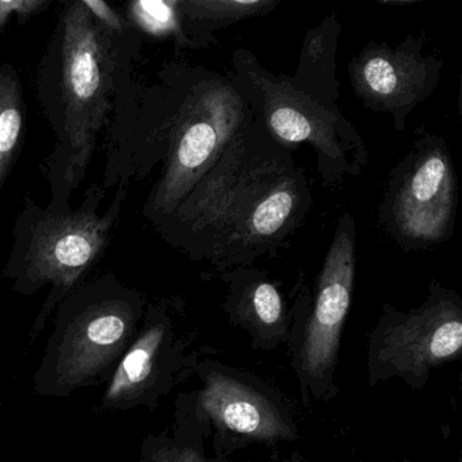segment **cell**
<instances>
[{"label": "cell", "mask_w": 462, "mask_h": 462, "mask_svg": "<svg viewBox=\"0 0 462 462\" xmlns=\"http://www.w3.org/2000/svg\"><path fill=\"white\" fill-rule=\"evenodd\" d=\"M312 204L291 150L254 115L161 226L194 261L223 273L277 254Z\"/></svg>", "instance_id": "6da1fadb"}, {"label": "cell", "mask_w": 462, "mask_h": 462, "mask_svg": "<svg viewBox=\"0 0 462 462\" xmlns=\"http://www.w3.org/2000/svg\"><path fill=\"white\" fill-rule=\"evenodd\" d=\"M194 375L201 386L175 402V430L212 439L215 457L228 458L251 445L274 448L301 438L291 400L264 378L209 356Z\"/></svg>", "instance_id": "7a4b0ae2"}, {"label": "cell", "mask_w": 462, "mask_h": 462, "mask_svg": "<svg viewBox=\"0 0 462 462\" xmlns=\"http://www.w3.org/2000/svg\"><path fill=\"white\" fill-rule=\"evenodd\" d=\"M144 299L124 289L90 288L60 308L34 391L66 396L107 377L140 331Z\"/></svg>", "instance_id": "3957f363"}, {"label": "cell", "mask_w": 462, "mask_h": 462, "mask_svg": "<svg viewBox=\"0 0 462 462\" xmlns=\"http://www.w3.org/2000/svg\"><path fill=\"white\" fill-rule=\"evenodd\" d=\"M235 88L270 136L291 150L308 144L318 156V169L327 188L343 185L359 175L369 161L366 145L350 121L291 85L285 75L263 69L248 50L232 55Z\"/></svg>", "instance_id": "277c9868"}, {"label": "cell", "mask_w": 462, "mask_h": 462, "mask_svg": "<svg viewBox=\"0 0 462 462\" xmlns=\"http://www.w3.org/2000/svg\"><path fill=\"white\" fill-rule=\"evenodd\" d=\"M188 80L172 126L166 169L151 199L159 223L175 212L229 140L254 118L228 78L197 69Z\"/></svg>", "instance_id": "5b68a950"}, {"label": "cell", "mask_w": 462, "mask_h": 462, "mask_svg": "<svg viewBox=\"0 0 462 462\" xmlns=\"http://www.w3.org/2000/svg\"><path fill=\"white\" fill-rule=\"evenodd\" d=\"M356 220L343 213L310 294L300 308L288 347L302 404L337 396L343 329L356 285Z\"/></svg>", "instance_id": "8992f818"}, {"label": "cell", "mask_w": 462, "mask_h": 462, "mask_svg": "<svg viewBox=\"0 0 462 462\" xmlns=\"http://www.w3.org/2000/svg\"><path fill=\"white\" fill-rule=\"evenodd\" d=\"M462 350V299L431 282L420 307L385 304L367 337L370 386L400 378L415 391L426 388L434 370L456 361Z\"/></svg>", "instance_id": "52a82bcc"}, {"label": "cell", "mask_w": 462, "mask_h": 462, "mask_svg": "<svg viewBox=\"0 0 462 462\" xmlns=\"http://www.w3.org/2000/svg\"><path fill=\"white\" fill-rule=\"evenodd\" d=\"M106 33L83 0L69 5L61 32L59 98L64 116L66 178L72 185L85 174L96 134L110 107L113 63Z\"/></svg>", "instance_id": "ba28073f"}, {"label": "cell", "mask_w": 462, "mask_h": 462, "mask_svg": "<svg viewBox=\"0 0 462 462\" xmlns=\"http://www.w3.org/2000/svg\"><path fill=\"white\" fill-rule=\"evenodd\" d=\"M456 209V172L448 145L427 134L392 171L381 226L404 250H423L451 236Z\"/></svg>", "instance_id": "9c48e42d"}, {"label": "cell", "mask_w": 462, "mask_h": 462, "mask_svg": "<svg viewBox=\"0 0 462 462\" xmlns=\"http://www.w3.org/2000/svg\"><path fill=\"white\" fill-rule=\"evenodd\" d=\"M197 332L180 305H151L142 328L118 362L105 391V410L158 407L163 397L194 375L201 350H193Z\"/></svg>", "instance_id": "30bf717a"}, {"label": "cell", "mask_w": 462, "mask_h": 462, "mask_svg": "<svg viewBox=\"0 0 462 462\" xmlns=\"http://www.w3.org/2000/svg\"><path fill=\"white\" fill-rule=\"evenodd\" d=\"M121 196L123 193L118 194L112 209L104 216L83 207L74 213L47 215L32 228L25 248L13 264L14 288L21 293L31 294L48 283L52 285L32 339H36L53 308L98 258L117 217Z\"/></svg>", "instance_id": "8fae6325"}, {"label": "cell", "mask_w": 462, "mask_h": 462, "mask_svg": "<svg viewBox=\"0 0 462 462\" xmlns=\"http://www.w3.org/2000/svg\"><path fill=\"white\" fill-rule=\"evenodd\" d=\"M442 69V61L424 53L420 40L410 34L397 47L370 42L351 59L348 74L359 101L391 115L402 132L408 116L434 93Z\"/></svg>", "instance_id": "7c38bea8"}, {"label": "cell", "mask_w": 462, "mask_h": 462, "mask_svg": "<svg viewBox=\"0 0 462 462\" xmlns=\"http://www.w3.org/2000/svg\"><path fill=\"white\" fill-rule=\"evenodd\" d=\"M220 274L226 286L223 310L232 326L250 335L253 350L272 353L288 346L300 308L312 294L310 286L299 281L289 302L264 270L242 266Z\"/></svg>", "instance_id": "4fadbf2b"}, {"label": "cell", "mask_w": 462, "mask_h": 462, "mask_svg": "<svg viewBox=\"0 0 462 462\" xmlns=\"http://www.w3.org/2000/svg\"><path fill=\"white\" fill-rule=\"evenodd\" d=\"M340 32L342 23L335 14L308 31L296 74L288 77L293 88L329 109H339L337 105L339 99L337 50Z\"/></svg>", "instance_id": "5bb4252c"}, {"label": "cell", "mask_w": 462, "mask_h": 462, "mask_svg": "<svg viewBox=\"0 0 462 462\" xmlns=\"http://www.w3.org/2000/svg\"><path fill=\"white\" fill-rule=\"evenodd\" d=\"M280 0H180L183 26L202 47L215 44L213 33L240 21L269 14Z\"/></svg>", "instance_id": "9a60e30c"}, {"label": "cell", "mask_w": 462, "mask_h": 462, "mask_svg": "<svg viewBox=\"0 0 462 462\" xmlns=\"http://www.w3.org/2000/svg\"><path fill=\"white\" fill-rule=\"evenodd\" d=\"M23 132L20 83L10 67L0 69V189L14 161Z\"/></svg>", "instance_id": "2e32d148"}, {"label": "cell", "mask_w": 462, "mask_h": 462, "mask_svg": "<svg viewBox=\"0 0 462 462\" xmlns=\"http://www.w3.org/2000/svg\"><path fill=\"white\" fill-rule=\"evenodd\" d=\"M134 21L148 33L155 36H172L180 47L201 45L190 36L180 12V0H143L132 5Z\"/></svg>", "instance_id": "e0dca14e"}, {"label": "cell", "mask_w": 462, "mask_h": 462, "mask_svg": "<svg viewBox=\"0 0 462 462\" xmlns=\"http://www.w3.org/2000/svg\"><path fill=\"white\" fill-rule=\"evenodd\" d=\"M204 439L175 430L174 437L148 435L142 448V462H250L207 457Z\"/></svg>", "instance_id": "ac0fdd59"}, {"label": "cell", "mask_w": 462, "mask_h": 462, "mask_svg": "<svg viewBox=\"0 0 462 462\" xmlns=\"http://www.w3.org/2000/svg\"><path fill=\"white\" fill-rule=\"evenodd\" d=\"M45 6L47 2L42 0H0V31L6 25L10 15L17 14L21 21L26 20Z\"/></svg>", "instance_id": "d6986e66"}, {"label": "cell", "mask_w": 462, "mask_h": 462, "mask_svg": "<svg viewBox=\"0 0 462 462\" xmlns=\"http://www.w3.org/2000/svg\"><path fill=\"white\" fill-rule=\"evenodd\" d=\"M83 4L90 10L93 17L97 18L99 23H102V26L109 29V31L123 32L125 29V23H124L123 18L115 10L110 9L105 2H101V0H83Z\"/></svg>", "instance_id": "ffe728a7"}, {"label": "cell", "mask_w": 462, "mask_h": 462, "mask_svg": "<svg viewBox=\"0 0 462 462\" xmlns=\"http://www.w3.org/2000/svg\"><path fill=\"white\" fill-rule=\"evenodd\" d=\"M416 4V0H404V2H400V0H396V2H392V0H385V2H380V5H388V6H410V5Z\"/></svg>", "instance_id": "44dd1931"}, {"label": "cell", "mask_w": 462, "mask_h": 462, "mask_svg": "<svg viewBox=\"0 0 462 462\" xmlns=\"http://www.w3.org/2000/svg\"><path fill=\"white\" fill-rule=\"evenodd\" d=\"M291 462H305V461H304V458H302L301 454L294 453L293 456H291Z\"/></svg>", "instance_id": "7402d4cb"}, {"label": "cell", "mask_w": 462, "mask_h": 462, "mask_svg": "<svg viewBox=\"0 0 462 462\" xmlns=\"http://www.w3.org/2000/svg\"><path fill=\"white\" fill-rule=\"evenodd\" d=\"M372 462H386V461H372ZM391 462H411L408 459H402V461H391Z\"/></svg>", "instance_id": "603a6c76"}]
</instances>
